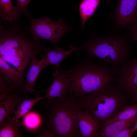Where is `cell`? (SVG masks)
Wrapping results in <instances>:
<instances>
[{"mask_svg":"<svg viewBox=\"0 0 137 137\" xmlns=\"http://www.w3.org/2000/svg\"><path fill=\"white\" fill-rule=\"evenodd\" d=\"M45 42L32 37L29 27L19 18L0 22V80L13 92L23 96L27 93L24 78L32 58L41 54Z\"/></svg>","mask_w":137,"mask_h":137,"instance_id":"cell-1","label":"cell"},{"mask_svg":"<svg viewBox=\"0 0 137 137\" xmlns=\"http://www.w3.org/2000/svg\"><path fill=\"white\" fill-rule=\"evenodd\" d=\"M87 57L69 70L58 68L70 80L67 93L75 98L91 94L106 84L116 83L118 70L109 63Z\"/></svg>","mask_w":137,"mask_h":137,"instance_id":"cell-2","label":"cell"},{"mask_svg":"<svg viewBox=\"0 0 137 137\" xmlns=\"http://www.w3.org/2000/svg\"><path fill=\"white\" fill-rule=\"evenodd\" d=\"M129 97L117 83L109 84L94 92L75 98L79 107L90 113L99 123L103 124L129 104Z\"/></svg>","mask_w":137,"mask_h":137,"instance_id":"cell-3","label":"cell"},{"mask_svg":"<svg viewBox=\"0 0 137 137\" xmlns=\"http://www.w3.org/2000/svg\"><path fill=\"white\" fill-rule=\"evenodd\" d=\"M45 126L58 137L80 136L77 115L80 108L71 95L41 102Z\"/></svg>","mask_w":137,"mask_h":137,"instance_id":"cell-4","label":"cell"},{"mask_svg":"<svg viewBox=\"0 0 137 137\" xmlns=\"http://www.w3.org/2000/svg\"><path fill=\"white\" fill-rule=\"evenodd\" d=\"M131 45L128 33H116L104 36L93 33L87 41L77 47V51H84L88 57H96L118 70L129 60Z\"/></svg>","mask_w":137,"mask_h":137,"instance_id":"cell-5","label":"cell"},{"mask_svg":"<svg viewBox=\"0 0 137 137\" xmlns=\"http://www.w3.org/2000/svg\"><path fill=\"white\" fill-rule=\"evenodd\" d=\"M28 16L31 21L29 29L33 38L38 41L42 39L49 40L55 47L58 46L62 36L72 28V26H66L61 18L55 22L47 15L39 19L33 18L30 14Z\"/></svg>","mask_w":137,"mask_h":137,"instance_id":"cell-6","label":"cell"},{"mask_svg":"<svg viewBox=\"0 0 137 137\" xmlns=\"http://www.w3.org/2000/svg\"><path fill=\"white\" fill-rule=\"evenodd\" d=\"M107 19L111 21L114 30L127 28L137 22V0H118Z\"/></svg>","mask_w":137,"mask_h":137,"instance_id":"cell-7","label":"cell"},{"mask_svg":"<svg viewBox=\"0 0 137 137\" xmlns=\"http://www.w3.org/2000/svg\"><path fill=\"white\" fill-rule=\"evenodd\" d=\"M116 83L130 97L137 92V57L121 66L117 74Z\"/></svg>","mask_w":137,"mask_h":137,"instance_id":"cell-8","label":"cell"},{"mask_svg":"<svg viewBox=\"0 0 137 137\" xmlns=\"http://www.w3.org/2000/svg\"><path fill=\"white\" fill-rule=\"evenodd\" d=\"M53 75L54 78L49 88L45 91V98L49 100L54 99L56 97L60 98L66 94L70 80L58 68Z\"/></svg>","mask_w":137,"mask_h":137,"instance_id":"cell-9","label":"cell"},{"mask_svg":"<svg viewBox=\"0 0 137 137\" xmlns=\"http://www.w3.org/2000/svg\"><path fill=\"white\" fill-rule=\"evenodd\" d=\"M78 121L81 137H96L100 125L89 112L80 108L78 112Z\"/></svg>","mask_w":137,"mask_h":137,"instance_id":"cell-10","label":"cell"},{"mask_svg":"<svg viewBox=\"0 0 137 137\" xmlns=\"http://www.w3.org/2000/svg\"><path fill=\"white\" fill-rule=\"evenodd\" d=\"M70 49L67 50H65L58 46L55 47V49L51 50L45 47L42 52L46 53L43 55L40 54V57L42 60L46 67L49 65H53L55 68H60L61 62L66 59L74 52L77 51V47L70 45Z\"/></svg>","mask_w":137,"mask_h":137,"instance_id":"cell-11","label":"cell"},{"mask_svg":"<svg viewBox=\"0 0 137 137\" xmlns=\"http://www.w3.org/2000/svg\"><path fill=\"white\" fill-rule=\"evenodd\" d=\"M137 122V115L131 118L116 121L106 126L102 125L96 137H116L121 130L134 126Z\"/></svg>","mask_w":137,"mask_h":137,"instance_id":"cell-12","label":"cell"},{"mask_svg":"<svg viewBox=\"0 0 137 137\" xmlns=\"http://www.w3.org/2000/svg\"><path fill=\"white\" fill-rule=\"evenodd\" d=\"M37 56L33 57L31 61L29 68L26 76V82L25 84V89L27 93H33L44 92L42 91H37L34 88L35 82L42 70L46 67L43 61L38 60Z\"/></svg>","mask_w":137,"mask_h":137,"instance_id":"cell-13","label":"cell"},{"mask_svg":"<svg viewBox=\"0 0 137 137\" xmlns=\"http://www.w3.org/2000/svg\"><path fill=\"white\" fill-rule=\"evenodd\" d=\"M22 96L13 92H11L7 97L0 102V126L3 121L11 113H14V108L22 101Z\"/></svg>","mask_w":137,"mask_h":137,"instance_id":"cell-14","label":"cell"},{"mask_svg":"<svg viewBox=\"0 0 137 137\" xmlns=\"http://www.w3.org/2000/svg\"><path fill=\"white\" fill-rule=\"evenodd\" d=\"M6 121L0 126V137H21L24 136L21 127V122H15L9 116L6 118Z\"/></svg>","mask_w":137,"mask_h":137,"instance_id":"cell-15","label":"cell"},{"mask_svg":"<svg viewBox=\"0 0 137 137\" xmlns=\"http://www.w3.org/2000/svg\"><path fill=\"white\" fill-rule=\"evenodd\" d=\"M101 0H82L79 4V9L81 17V26L84 29L87 21L94 14Z\"/></svg>","mask_w":137,"mask_h":137,"instance_id":"cell-16","label":"cell"},{"mask_svg":"<svg viewBox=\"0 0 137 137\" xmlns=\"http://www.w3.org/2000/svg\"><path fill=\"white\" fill-rule=\"evenodd\" d=\"M22 117V125L27 130L38 132L42 127V118L37 112L30 111Z\"/></svg>","mask_w":137,"mask_h":137,"instance_id":"cell-17","label":"cell"},{"mask_svg":"<svg viewBox=\"0 0 137 137\" xmlns=\"http://www.w3.org/2000/svg\"><path fill=\"white\" fill-rule=\"evenodd\" d=\"M45 98V96L41 97L40 95L32 99H26L24 100L17 107L14 116L13 118L15 122H20V119L29 112L35 105L38 102Z\"/></svg>","mask_w":137,"mask_h":137,"instance_id":"cell-18","label":"cell"},{"mask_svg":"<svg viewBox=\"0 0 137 137\" xmlns=\"http://www.w3.org/2000/svg\"><path fill=\"white\" fill-rule=\"evenodd\" d=\"M137 115V103L128 105L123 107L114 117L107 120L102 125L106 126L118 121L132 118Z\"/></svg>","mask_w":137,"mask_h":137,"instance_id":"cell-19","label":"cell"},{"mask_svg":"<svg viewBox=\"0 0 137 137\" xmlns=\"http://www.w3.org/2000/svg\"><path fill=\"white\" fill-rule=\"evenodd\" d=\"M0 20L12 21L18 19L12 0H0Z\"/></svg>","mask_w":137,"mask_h":137,"instance_id":"cell-20","label":"cell"},{"mask_svg":"<svg viewBox=\"0 0 137 137\" xmlns=\"http://www.w3.org/2000/svg\"><path fill=\"white\" fill-rule=\"evenodd\" d=\"M31 0H16V4L14 8L16 14L19 17L22 13L28 16L30 14L28 12L27 7Z\"/></svg>","mask_w":137,"mask_h":137,"instance_id":"cell-21","label":"cell"},{"mask_svg":"<svg viewBox=\"0 0 137 137\" xmlns=\"http://www.w3.org/2000/svg\"><path fill=\"white\" fill-rule=\"evenodd\" d=\"M12 90L5 83L0 80V101L6 98L10 93L13 92Z\"/></svg>","mask_w":137,"mask_h":137,"instance_id":"cell-22","label":"cell"},{"mask_svg":"<svg viewBox=\"0 0 137 137\" xmlns=\"http://www.w3.org/2000/svg\"><path fill=\"white\" fill-rule=\"evenodd\" d=\"M130 32L129 39L131 43L137 42V22L134 23L129 27Z\"/></svg>","mask_w":137,"mask_h":137,"instance_id":"cell-23","label":"cell"},{"mask_svg":"<svg viewBox=\"0 0 137 137\" xmlns=\"http://www.w3.org/2000/svg\"><path fill=\"white\" fill-rule=\"evenodd\" d=\"M37 136L40 137H55L56 136L54 133L46 126L41 127L38 131Z\"/></svg>","mask_w":137,"mask_h":137,"instance_id":"cell-24","label":"cell"},{"mask_svg":"<svg viewBox=\"0 0 137 137\" xmlns=\"http://www.w3.org/2000/svg\"><path fill=\"white\" fill-rule=\"evenodd\" d=\"M136 131L133 127L125 129L119 132L116 137H131Z\"/></svg>","mask_w":137,"mask_h":137,"instance_id":"cell-25","label":"cell"},{"mask_svg":"<svg viewBox=\"0 0 137 137\" xmlns=\"http://www.w3.org/2000/svg\"><path fill=\"white\" fill-rule=\"evenodd\" d=\"M132 97L133 101L134 103H137V92Z\"/></svg>","mask_w":137,"mask_h":137,"instance_id":"cell-26","label":"cell"},{"mask_svg":"<svg viewBox=\"0 0 137 137\" xmlns=\"http://www.w3.org/2000/svg\"><path fill=\"white\" fill-rule=\"evenodd\" d=\"M133 127L135 129L136 131L137 130V122L134 125Z\"/></svg>","mask_w":137,"mask_h":137,"instance_id":"cell-27","label":"cell"},{"mask_svg":"<svg viewBox=\"0 0 137 137\" xmlns=\"http://www.w3.org/2000/svg\"><path fill=\"white\" fill-rule=\"evenodd\" d=\"M111 0H109V3H110L111 2Z\"/></svg>","mask_w":137,"mask_h":137,"instance_id":"cell-28","label":"cell"}]
</instances>
